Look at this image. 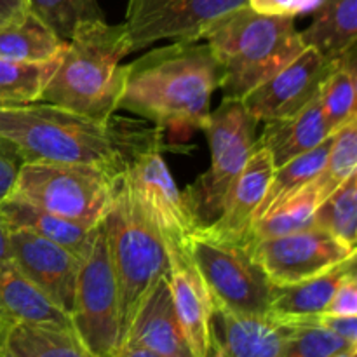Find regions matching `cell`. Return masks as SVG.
Here are the masks:
<instances>
[{"label":"cell","instance_id":"obj_34","mask_svg":"<svg viewBox=\"0 0 357 357\" xmlns=\"http://www.w3.org/2000/svg\"><path fill=\"white\" fill-rule=\"evenodd\" d=\"M24 160L13 143L0 138V204L13 194Z\"/></svg>","mask_w":357,"mask_h":357},{"label":"cell","instance_id":"obj_8","mask_svg":"<svg viewBox=\"0 0 357 357\" xmlns=\"http://www.w3.org/2000/svg\"><path fill=\"white\" fill-rule=\"evenodd\" d=\"M117 178L91 164L24 162L10 195L66 218L100 223L110 208Z\"/></svg>","mask_w":357,"mask_h":357},{"label":"cell","instance_id":"obj_21","mask_svg":"<svg viewBox=\"0 0 357 357\" xmlns=\"http://www.w3.org/2000/svg\"><path fill=\"white\" fill-rule=\"evenodd\" d=\"M331 135L333 132L330 131L323 105L317 96L298 114L265 122L264 131L257 138V145L271 153L278 167L316 149Z\"/></svg>","mask_w":357,"mask_h":357},{"label":"cell","instance_id":"obj_38","mask_svg":"<svg viewBox=\"0 0 357 357\" xmlns=\"http://www.w3.org/2000/svg\"><path fill=\"white\" fill-rule=\"evenodd\" d=\"M28 10H30L28 0H0V21L2 23L17 20V17L24 16Z\"/></svg>","mask_w":357,"mask_h":357},{"label":"cell","instance_id":"obj_11","mask_svg":"<svg viewBox=\"0 0 357 357\" xmlns=\"http://www.w3.org/2000/svg\"><path fill=\"white\" fill-rule=\"evenodd\" d=\"M244 248L272 286L295 284L356 258V250L317 227L248 241Z\"/></svg>","mask_w":357,"mask_h":357},{"label":"cell","instance_id":"obj_25","mask_svg":"<svg viewBox=\"0 0 357 357\" xmlns=\"http://www.w3.org/2000/svg\"><path fill=\"white\" fill-rule=\"evenodd\" d=\"M3 345L16 357H94L73 328L17 324L7 331Z\"/></svg>","mask_w":357,"mask_h":357},{"label":"cell","instance_id":"obj_19","mask_svg":"<svg viewBox=\"0 0 357 357\" xmlns=\"http://www.w3.org/2000/svg\"><path fill=\"white\" fill-rule=\"evenodd\" d=\"M17 324L73 328L72 317L59 309L10 260L0 264V338Z\"/></svg>","mask_w":357,"mask_h":357},{"label":"cell","instance_id":"obj_4","mask_svg":"<svg viewBox=\"0 0 357 357\" xmlns=\"http://www.w3.org/2000/svg\"><path fill=\"white\" fill-rule=\"evenodd\" d=\"M0 138L13 143L24 162L91 164L121 174L112 117L100 122L45 101L0 107Z\"/></svg>","mask_w":357,"mask_h":357},{"label":"cell","instance_id":"obj_14","mask_svg":"<svg viewBox=\"0 0 357 357\" xmlns=\"http://www.w3.org/2000/svg\"><path fill=\"white\" fill-rule=\"evenodd\" d=\"M10 261L59 309L72 314L80 258L66 248L26 230H9Z\"/></svg>","mask_w":357,"mask_h":357},{"label":"cell","instance_id":"obj_10","mask_svg":"<svg viewBox=\"0 0 357 357\" xmlns=\"http://www.w3.org/2000/svg\"><path fill=\"white\" fill-rule=\"evenodd\" d=\"M70 317L77 337L91 354H115L121 345V302L103 220L98 225L89 251L80 261Z\"/></svg>","mask_w":357,"mask_h":357},{"label":"cell","instance_id":"obj_18","mask_svg":"<svg viewBox=\"0 0 357 357\" xmlns=\"http://www.w3.org/2000/svg\"><path fill=\"white\" fill-rule=\"evenodd\" d=\"M289 326L271 314L215 309L213 337L225 357H284Z\"/></svg>","mask_w":357,"mask_h":357},{"label":"cell","instance_id":"obj_36","mask_svg":"<svg viewBox=\"0 0 357 357\" xmlns=\"http://www.w3.org/2000/svg\"><path fill=\"white\" fill-rule=\"evenodd\" d=\"M319 0H248V6L260 14L268 16L296 17L316 9Z\"/></svg>","mask_w":357,"mask_h":357},{"label":"cell","instance_id":"obj_31","mask_svg":"<svg viewBox=\"0 0 357 357\" xmlns=\"http://www.w3.org/2000/svg\"><path fill=\"white\" fill-rule=\"evenodd\" d=\"M357 119H352L333 132L330 152L316 181L321 202L340 187L351 174L357 173Z\"/></svg>","mask_w":357,"mask_h":357},{"label":"cell","instance_id":"obj_45","mask_svg":"<svg viewBox=\"0 0 357 357\" xmlns=\"http://www.w3.org/2000/svg\"><path fill=\"white\" fill-rule=\"evenodd\" d=\"M0 24H2V21H0Z\"/></svg>","mask_w":357,"mask_h":357},{"label":"cell","instance_id":"obj_15","mask_svg":"<svg viewBox=\"0 0 357 357\" xmlns=\"http://www.w3.org/2000/svg\"><path fill=\"white\" fill-rule=\"evenodd\" d=\"M169 260V282L174 310L194 357H208L211 349L215 303L185 243L164 241Z\"/></svg>","mask_w":357,"mask_h":357},{"label":"cell","instance_id":"obj_40","mask_svg":"<svg viewBox=\"0 0 357 357\" xmlns=\"http://www.w3.org/2000/svg\"><path fill=\"white\" fill-rule=\"evenodd\" d=\"M112 357H164V356L155 354V352L152 351H146V349L135 347V345H121Z\"/></svg>","mask_w":357,"mask_h":357},{"label":"cell","instance_id":"obj_30","mask_svg":"<svg viewBox=\"0 0 357 357\" xmlns=\"http://www.w3.org/2000/svg\"><path fill=\"white\" fill-rule=\"evenodd\" d=\"M314 227L326 230L351 250L357 246V173L335 188L316 209Z\"/></svg>","mask_w":357,"mask_h":357},{"label":"cell","instance_id":"obj_29","mask_svg":"<svg viewBox=\"0 0 357 357\" xmlns=\"http://www.w3.org/2000/svg\"><path fill=\"white\" fill-rule=\"evenodd\" d=\"M58 63L59 56L47 61H10L0 58V107L40 101Z\"/></svg>","mask_w":357,"mask_h":357},{"label":"cell","instance_id":"obj_13","mask_svg":"<svg viewBox=\"0 0 357 357\" xmlns=\"http://www.w3.org/2000/svg\"><path fill=\"white\" fill-rule=\"evenodd\" d=\"M337 59H328L305 47L293 61L243 98V105L258 122L278 121L298 114L319 96L324 79Z\"/></svg>","mask_w":357,"mask_h":357},{"label":"cell","instance_id":"obj_5","mask_svg":"<svg viewBox=\"0 0 357 357\" xmlns=\"http://www.w3.org/2000/svg\"><path fill=\"white\" fill-rule=\"evenodd\" d=\"M112 124L121 155V176L131 188L139 209L164 241L187 243L202 225L164 160V131L115 114Z\"/></svg>","mask_w":357,"mask_h":357},{"label":"cell","instance_id":"obj_41","mask_svg":"<svg viewBox=\"0 0 357 357\" xmlns=\"http://www.w3.org/2000/svg\"><path fill=\"white\" fill-rule=\"evenodd\" d=\"M208 357H225L222 347H220V344L215 340V337H211V349H209Z\"/></svg>","mask_w":357,"mask_h":357},{"label":"cell","instance_id":"obj_22","mask_svg":"<svg viewBox=\"0 0 357 357\" xmlns=\"http://www.w3.org/2000/svg\"><path fill=\"white\" fill-rule=\"evenodd\" d=\"M356 272V258L338 267L286 286H272L268 314L281 323H298L324 312L340 282Z\"/></svg>","mask_w":357,"mask_h":357},{"label":"cell","instance_id":"obj_26","mask_svg":"<svg viewBox=\"0 0 357 357\" xmlns=\"http://www.w3.org/2000/svg\"><path fill=\"white\" fill-rule=\"evenodd\" d=\"M331 138H333V135L328 139H324L316 149L309 150V152L288 160L282 166L275 167L274 173H272L267 192H265L264 201H261L257 216H255V222L258 218H261L264 215H267L275 206L282 204L293 194L302 190L310 181L316 180L317 174L323 169L324 162H326V155L331 146Z\"/></svg>","mask_w":357,"mask_h":357},{"label":"cell","instance_id":"obj_2","mask_svg":"<svg viewBox=\"0 0 357 357\" xmlns=\"http://www.w3.org/2000/svg\"><path fill=\"white\" fill-rule=\"evenodd\" d=\"M129 52L124 23L94 20L80 24L66 40L40 101L107 122L119 110L128 68L122 59Z\"/></svg>","mask_w":357,"mask_h":357},{"label":"cell","instance_id":"obj_35","mask_svg":"<svg viewBox=\"0 0 357 357\" xmlns=\"http://www.w3.org/2000/svg\"><path fill=\"white\" fill-rule=\"evenodd\" d=\"M312 323L324 330L331 331L342 340L347 342L349 345H357V316H333V314L321 312L317 316L307 317V319L298 321V323H284V324H303Z\"/></svg>","mask_w":357,"mask_h":357},{"label":"cell","instance_id":"obj_33","mask_svg":"<svg viewBox=\"0 0 357 357\" xmlns=\"http://www.w3.org/2000/svg\"><path fill=\"white\" fill-rule=\"evenodd\" d=\"M288 326L284 357H335L340 351L351 347L340 337L317 324L303 323Z\"/></svg>","mask_w":357,"mask_h":357},{"label":"cell","instance_id":"obj_28","mask_svg":"<svg viewBox=\"0 0 357 357\" xmlns=\"http://www.w3.org/2000/svg\"><path fill=\"white\" fill-rule=\"evenodd\" d=\"M356 96L357 59L354 49L335 61L333 68L330 70L319 91L324 117H326L331 132L338 131L352 119H357Z\"/></svg>","mask_w":357,"mask_h":357},{"label":"cell","instance_id":"obj_7","mask_svg":"<svg viewBox=\"0 0 357 357\" xmlns=\"http://www.w3.org/2000/svg\"><path fill=\"white\" fill-rule=\"evenodd\" d=\"M257 124L243 100L234 98H223L220 107L209 114L202 131L208 135L211 164L183 192L201 225H209L222 213L230 188L257 149Z\"/></svg>","mask_w":357,"mask_h":357},{"label":"cell","instance_id":"obj_43","mask_svg":"<svg viewBox=\"0 0 357 357\" xmlns=\"http://www.w3.org/2000/svg\"><path fill=\"white\" fill-rule=\"evenodd\" d=\"M0 357H16V356H14L13 352L6 347V345H2V349H0Z\"/></svg>","mask_w":357,"mask_h":357},{"label":"cell","instance_id":"obj_24","mask_svg":"<svg viewBox=\"0 0 357 357\" xmlns=\"http://www.w3.org/2000/svg\"><path fill=\"white\" fill-rule=\"evenodd\" d=\"M61 40L40 17L28 10L17 20L0 24V58L10 61H47L61 56Z\"/></svg>","mask_w":357,"mask_h":357},{"label":"cell","instance_id":"obj_42","mask_svg":"<svg viewBox=\"0 0 357 357\" xmlns=\"http://www.w3.org/2000/svg\"><path fill=\"white\" fill-rule=\"evenodd\" d=\"M335 357H357V345H351V347L344 349V351L338 352Z\"/></svg>","mask_w":357,"mask_h":357},{"label":"cell","instance_id":"obj_44","mask_svg":"<svg viewBox=\"0 0 357 357\" xmlns=\"http://www.w3.org/2000/svg\"><path fill=\"white\" fill-rule=\"evenodd\" d=\"M2 345H3V340H2V338H0V349H2Z\"/></svg>","mask_w":357,"mask_h":357},{"label":"cell","instance_id":"obj_16","mask_svg":"<svg viewBox=\"0 0 357 357\" xmlns=\"http://www.w3.org/2000/svg\"><path fill=\"white\" fill-rule=\"evenodd\" d=\"M275 164L271 153L257 145L250 160L237 176L225 206L215 222L202 225V230L216 239L244 244L255 222L258 208L265 197Z\"/></svg>","mask_w":357,"mask_h":357},{"label":"cell","instance_id":"obj_6","mask_svg":"<svg viewBox=\"0 0 357 357\" xmlns=\"http://www.w3.org/2000/svg\"><path fill=\"white\" fill-rule=\"evenodd\" d=\"M103 225L119 286L122 344V338L143 300L164 278H167L169 260L164 239L139 209L131 188L121 174Z\"/></svg>","mask_w":357,"mask_h":357},{"label":"cell","instance_id":"obj_3","mask_svg":"<svg viewBox=\"0 0 357 357\" xmlns=\"http://www.w3.org/2000/svg\"><path fill=\"white\" fill-rule=\"evenodd\" d=\"M201 38L218 61L223 98L234 100H243L305 49L295 17L260 14L248 3L213 20Z\"/></svg>","mask_w":357,"mask_h":357},{"label":"cell","instance_id":"obj_9","mask_svg":"<svg viewBox=\"0 0 357 357\" xmlns=\"http://www.w3.org/2000/svg\"><path fill=\"white\" fill-rule=\"evenodd\" d=\"M185 244L215 309L236 314H268L272 284L251 260L244 244L216 239L202 227Z\"/></svg>","mask_w":357,"mask_h":357},{"label":"cell","instance_id":"obj_17","mask_svg":"<svg viewBox=\"0 0 357 357\" xmlns=\"http://www.w3.org/2000/svg\"><path fill=\"white\" fill-rule=\"evenodd\" d=\"M121 345H135L164 357H194L178 321L167 278L143 300Z\"/></svg>","mask_w":357,"mask_h":357},{"label":"cell","instance_id":"obj_39","mask_svg":"<svg viewBox=\"0 0 357 357\" xmlns=\"http://www.w3.org/2000/svg\"><path fill=\"white\" fill-rule=\"evenodd\" d=\"M9 225H7L6 218L0 213V264L2 261L10 260V250H9Z\"/></svg>","mask_w":357,"mask_h":357},{"label":"cell","instance_id":"obj_37","mask_svg":"<svg viewBox=\"0 0 357 357\" xmlns=\"http://www.w3.org/2000/svg\"><path fill=\"white\" fill-rule=\"evenodd\" d=\"M326 314L333 316H357V279L356 272L349 274L328 303Z\"/></svg>","mask_w":357,"mask_h":357},{"label":"cell","instance_id":"obj_27","mask_svg":"<svg viewBox=\"0 0 357 357\" xmlns=\"http://www.w3.org/2000/svg\"><path fill=\"white\" fill-rule=\"evenodd\" d=\"M319 204V188H317L316 181H310L302 190L286 199L282 204L275 206L267 215L258 218L251 225L246 243L248 241L286 236V234L310 229V227H314V215H316V209Z\"/></svg>","mask_w":357,"mask_h":357},{"label":"cell","instance_id":"obj_1","mask_svg":"<svg viewBox=\"0 0 357 357\" xmlns=\"http://www.w3.org/2000/svg\"><path fill=\"white\" fill-rule=\"evenodd\" d=\"M220 77L218 61L202 38L171 42L129 63L119 108L164 132L188 135L204 129Z\"/></svg>","mask_w":357,"mask_h":357},{"label":"cell","instance_id":"obj_23","mask_svg":"<svg viewBox=\"0 0 357 357\" xmlns=\"http://www.w3.org/2000/svg\"><path fill=\"white\" fill-rule=\"evenodd\" d=\"M298 33L305 47L316 49L328 59H338L354 51L357 0H319L312 23Z\"/></svg>","mask_w":357,"mask_h":357},{"label":"cell","instance_id":"obj_20","mask_svg":"<svg viewBox=\"0 0 357 357\" xmlns=\"http://www.w3.org/2000/svg\"><path fill=\"white\" fill-rule=\"evenodd\" d=\"M0 213L6 218L9 229L26 230L35 236L52 241V243L72 251L80 260L89 251L94 234L100 225V223L80 222V220L56 215V213L38 208V206L30 204L23 199L13 197V195H9L0 204Z\"/></svg>","mask_w":357,"mask_h":357},{"label":"cell","instance_id":"obj_12","mask_svg":"<svg viewBox=\"0 0 357 357\" xmlns=\"http://www.w3.org/2000/svg\"><path fill=\"white\" fill-rule=\"evenodd\" d=\"M248 0H129L124 28L131 52L160 40H201L213 20Z\"/></svg>","mask_w":357,"mask_h":357},{"label":"cell","instance_id":"obj_32","mask_svg":"<svg viewBox=\"0 0 357 357\" xmlns=\"http://www.w3.org/2000/svg\"><path fill=\"white\" fill-rule=\"evenodd\" d=\"M28 6L65 42L70 40L80 24L105 20L96 0H28Z\"/></svg>","mask_w":357,"mask_h":357}]
</instances>
